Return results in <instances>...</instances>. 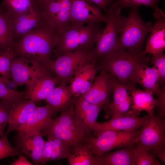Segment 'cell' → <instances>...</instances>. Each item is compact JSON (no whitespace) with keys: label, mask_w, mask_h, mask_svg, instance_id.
<instances>
[{"label":"cell","mask_w":165,"mask_h":165,"mask_svg":"<svg viewBox=\"0 0 165 165\" xmlns=\"http://www.w3.org/2000/svg\"><path fill=\"white\" fill-rule=\"evenodd\" d=\"M92 51L79 50L57 56L47 68L57 77L60 83L67 84L71 82L75 72L81 64L94 57Z\"/></svg>","instance_id":"obj_8"},{"label":"cell","mask_w":165,"mask_h":165,"mask_svg":"<svg viewBox=\"0 0 165 165\" xmlns=\"http://www.w3.org/2000/svg\"><path fill=\"white\" fill-rule=\"evenodd\" d=\"M43 155L40 163L45 165L47 162L67 158L71 152L72 147L65 141L50 135L46 136Z\"/></svg>","instance_id":"obj_23"},{"label":"cell","mask_w":165,"mask_h":165,"mask_svg":"<svg viewBox=\"0 0 165 165\" xmlns=\"http://www.w3.org/2000/svg\"><path fill=\"white\" fill-rule=\"evenodd\" d=\"M148 115L143 117L125 113L112 117L107 121L99 123L97 121L92 126L94 134L103 131L130 130L140 128L147 119Z\"/></svg>","instance_id":"obj_14"},{"label":"cell","mask_w":165,"mask_h":165,"mask_svg":"<svg viewBox=\"0 0 165 165\" xmlns=\"http://www.w3.org/2000/svg\"><path fill=\"white\" fill-rule=\"evenodd\" d=\"M61 2L62 0H50L42 8L47 21L56 28V20L61 9Z\"/></svg>","instance_id":"obj_34"},{"label":"cell","mask_w":165,"mask_h":165,"mask_svg":"<svg viewBox=\"0 0 165 165\" xmlns=\"http://www.w3.org/2000/svg\"><path fill=\"white\" fill-rule=\"evenodd\" d=\"M113 76V101L112 103L105 105L103 107L105 112L104 117L107 119H108L109 115L115 108L124 102L130 97L127 88Z\"/></svg>","instance_id":"obj_29"},{"label":"cell","mask_w":165,"mask_h":165,"mask_svg":"<svg viewBox=\"0 0 165 165\" xmlns=\"http://www.w3.org/2000/svg\"><path fill=\"white\" fill-rule=\"evenodd\" d=\"M12 105L0 100V136L6 135L4 130L8 124L9 115Z\"/></svg>","instance_id":"obj_39"},{"label":"cell","mask_w":165,"mask_h":165,"mask_svg":"<svg viewBox=\"0 0 165 165\" xmlns=\"http://www.w3.org/2000/svg\"><path fill=\"white\" fill-rule=\"evenodd\" d=\"M130 92L132 105H131L132 109L126 112L127 113L137 116L143 111H145L149 115L154 113L156 99L152 93L136 88Z\"/></svg>","instance_id":"obj_25"},{"label":"cell","mask_w":165,"mask_h":165,"mask_svg":"<svg viewBox=\"0 0 165 165\" xmlns=\"http://www.w3.org/2000/svg\"><path fill=\"white\" fill-rule=\"evenodd\" d=\"M41 133L28 135L18 132L15 137L16 145L34 165L40 163L42 157L45 141Z\"/></svg>","instance_id":"obj_18"},{"label":"cell","mask_w":165,"mask_h":165,"mask_svg":"<svg viewBox=\"0 0 165 165\" xmlns=\"http://www.w3.org/2000/svg\"><path fill=\"white\" fill-rule=\"evenodd\" d=\"M165 89L164 90L161 94L157 96L156 99L155 108L157 109V116L162 118L165 116Z\"/></svg>","instance_id":"obj_40"},{"label":"cell","mask_w":165,"mask_h":165,"mask_svg":"<svg viewBox=\"0 0 165 165\" xmlns=\"http://www.w3.org/2000/svg\"><path fill=\"white\" fill-rule=\"evenodd\" d=\"M156 21L152 25L148 38L144 54H154L163 52L165 49V15L161 9L154 8Z\"/></svg>","instance_id":"obj_16"},{"label":"cell","mask_w":165,"mask_h":165,"mask_svg":"<svg viewBox=\"0 0 165 165\" xmlns=\"http://www.w3.org/2000/svg\"><path fill=\"white\" fill-rule=\"evenodd\" d=\"M12 165H32L31 163L28 161L26 157L21 154L18 158L15 159L11 163Z\"/></svg>","instance_id":"obj_43"},{"label":"cell","mask_w":165,"mask_h":165,"mask_svg":"<svg viewBox=\"0 0 165 165\" xmlns=\"http://www.w3.org/2000/svg\"><path fill=\"white\" fill-rule=\"evenodd\" d=\"M149 60L142 52L135 54L119 49L96 59V67L114 76L130 91L136 88L141 71Z\"/></svg>","instance_id":"obj_1"},{"label":"cell","mask_w":165,"mask_h":165,"mask_svg":"<svg viewBox=\"0 0 165 165\" xmlns=\"http://www.w3.org/2000/svg\"><path fill=\"white\" fill-rule=\"evenodd\" d=\"M13 30L10 15L0 5V52L8 48L13 49Z\"/></svg>","instance_id":"obj_27"},{"label":"cell","mask_w":165,"mask_h":165,"mask_svg":"<svg viewBox=\"0 0 165 165\" xmlns=\"http://www.w3.org/2000/svg\"><path fill=\"white\" fill-rule=\"evenodd\" d=\"M149 151L158 157L164 164L165 163V147H156L154 148Z\"/></svg>","instance_id":"obj_42"},{"label":"cell","mask_w":165,"mask_h":165,"mask_svg":"<svg viewBox=\"0 0 165 165\" xmlns=\"http://www.w3.org/2000/svg\"><path fill=\"white\" fill-rule=\"evenodd\" d=\"M10 79L17 87L26 83L34 78L54 74L38 62L22 56H16L10 67Z\"/></svg>","instance_id":"obj_9"},{"label":"cell","mask_w":165,"mask_h":165,"mask_svg":"<svg viewBox=\"0 0 165 165\" xmlns=\"http://www.w3.org/2000/svg\"><path fill=\"white\" fill-rule=\"evenodd\" d=\"M71 24L100 23L105 21V15L89 0H71Z\"/></svg>","instance_id":"obj_13"},{"label":"cell","mask_w":165,"mask_h":165,"mask_svg":"<svg viewBox=\"0 0 165 165\" xmlns=\"http://www.w3.org/2000/svg\"><path fill=\"white\" fill-rule=\"evenodd\" d=\"M101 10L106 12L108 7L112 3L113 0H89Z\"/></svg>","instance_id":"obj_41"},{"label":"cell","mask_w":165,"mask_h":165,"mask_svg":"<svg viewBox=\"0 0 165 165\" xmlns=\"http://www.w3.org/2000/svg\"><path fill=\"white\" fill-rule=\"evenodd\" d=\"M140 138L136 143L137 147L147 151L156 147H165V122L163 118L154 113L148 114L141 127Z\"/></svg>","instance_id":"obj_10"},{"label":"cell","mask_w":165,"mask_h":165,"mask_svg":"<svg viewBox=\"0 0 165 165\" xmlns=\"http://www.w3.org/2000/svg\"><path fill=\"white\" fill-rule=\"evenodd\" d=\"M137 148L135 143L97 156L101 165H135Z\"/></svg>","instance_id":"obj_22"},{"label":"cell","mask_w":165,"mask_h":165,"mask_svg":"<svg viewBox=\"0 0 165 165\" xmlns=\"http://www.w3.org/2000/svg\"><path fill=\"white\" fill-rule=\"evenodd\" d=\"M151 63L157 68L159 74V84H163L165 81V55L163 52L152 55Z\"/></svg>","instance_id":"obj_37"},{"label":"cell","mask_w":165,"mask_h":165,"mask_svg":"<svg viewBox=\"0 0 165 165\" xmlns=\"http://www.w3.org/2000/svg\"><path fill=\"white\" fill-rule=\"evenodd\" d=\"M94 57L81 64L75 72L70 85L74 96L81 95L90 88L97 71Z\"/></svg>","instance_id":"obj_15"},{"label":"cell","mask_w":165,"mask_h":165,"mask_svg":"<svg viewBox=\"0 0 165 165\" xmlns=\"http://www.w3.org/2000/svg\"><path fill=\"white\" fill-rule=\"evenodd\" d=\"M141 131V127L130 130H105L95 134V137L87 138L85 142L92 153L99 156L113 149L136 143L139 139Z\"/></svg>","instance_id":"obj_7"},{"label":"cell","mask_w":165,"mask_h":165,"mask_svg":"<svg viewBox=\"0 0 165 165\" xmlns=\"http://www.w3.org/2000/svg\"><path fill=\"white\" fill-rule=\"evenodd\" d=\"M11 17L13 24L14 44L23 35L47 21L42 8L36 3L33 5L28 12Z\"/></svg>","instance_id":"obj_11"},{"label":"cell","mask_w":165,"mask_h":165,"mask_svg":"<svg viewBox=\"0 0 165 165\" xmlns=\"http://www.w3.org/2000/svg\"><path fill=\"white\" fill-rule=\"evenodd\" d=\"M20 148L12 146L8 139V135L0 138V160L6 157L19 156L22 154Z\"/></svg>","instance_id":"obj_35"},{"label":"cell","mask_w":165,"mask_h":165,"mask_svg":"<svg viewBox=\"0 0 165 165\" xmlns=\"http://www.w3.org/2000/svg\"><path fill=\"white\" fill-rule=\"evenodd\" d=\"M99 24H71L62 31L53 50L56 56L79 50H93L102 30Z\"/></svg>","instance_id":"obj_3"},{"label":"cell","mask_w":165,"mask_h":165,"mask_svg":"<svg viewBox=\"0 0 165 165\" xmlns=\"http://www.w3.org/2000/svg\"><path fill=\"white\" fill-rule=\"evenodd\" d=\"M152 25L143 20L138 7L132 8L127 17L123 16L119 38L120 48L133 53H141L144 40Z\"/></svg>","instance_id":"obj_5"},{"label":"cell","mask_w":165,"mask_h":165,"mask_svg":"<svg viewBox=\"0 0 165 165\" xmlns=\"http://www.w3.org/2000/svg\"><path fill=\"white\" fill-rule=\"evenodd\" d=\"M73 100L76 118L90 132L103 106L91 103L81 95L74 96Z\"/></svg>","instance_id":"obj_20"},{"label":"cell","mask_w":165,"mask_h":165,"mask_svg":"<svg viewBox=\"0 0 165 165\" xmlns=\"http://www.w3.org/2000/svg\"><path fill=\"white\" fill-rule=\"evenodd\" d=\"M0 81L6 84L8 83L5 80L1 75H0Z\"/></svg>","instance_id":"obj_45"},{"label":"cell","mask_w":165,"mask_h":165,"mask_svg":"<svg viewBox=\"0 0 165 165\" xmlns=\"http://www.w3.org/2000/svg\"><path fill=\"white\" fill-rule=\"evenodd\" d=\"M159 79V74L156 67L155 66L149 67L146 64L140 74L138 84L142 86L145 90L158 96L165 89L164 86L162 88H160Z\"/></svg>","instance_id":"obj_28"},{"label":"cell","mask_w":165,"mask_h":165,"mask_svg":"<svg viewBox=\"0 0 165 165\" xmlns=\"http://www.w3.org/2000/svg\"><path fill=\"white\" fill-rule=\"evenodd\" d=\"M59 33L57 28L46 21L20 37L14 43L13 50L16 56L36 61L47 68L52 60Z\"/></svg>","instance_id":"obj_2"},{"label":"cell","mask_w":165,"mask_h":165,"mask_svg":"<svg viewBox=\"0 0 165 165\" xmlns=\"http://www.w3.org/2000/svg\"><path fill=\"white\" fill-rule=\"evenodd\" d=\"M159 0H113L122 9L138 7L141 5L154 8Z\"/></svg>","instance_id":"obj_38"},{"label":"cell","mask_w":165,"mask_h":165,"mask_svg":"<svg viewBox=\"0 0 165 165\" xmlns=\"http://www.w3.org/2000/svg\"><path fill=\"white\" fill-rule=\"evenodd\" d=\"M50 0H34L35 2L42 8Z\"/></svg>","instance_id":"obj_44"},{"label":"cell","mask_w":165,"mask_h":165,"mask_svg":"<svg viewBox=\"0 0 165 165\" xmlns=\"http://www.w3.org/2000/svg\"><path fill=\"white\" fill-rule=\"evenodd\" d=\"M16 56L13 49H7L0 52V75L9 83L10 79V67L12 59Z\"/></svg>","instance_id":"obj_33"},{"label":"cell","mask_w":165,"mask_h":165,"mask_svg":"<svg viewBox=\"0 0 165 165\" xmlns=\"http://www.w3.org/2000/svg\"><path fill=\"white\" fill-rule=\"evenodd\" d=\"M35 3L34 0H2L0 5L13 17L29 11Z\"/></svg>","instance_id":"obj_30"},{"label":"cell","mask_w":165,"mask_h":165,"mask_svg":"<svg viewBox=\"0 0 165 165\" xmlns=\"http://www.w3.org/2000/svg\"><path fill=\"white\" fill-rule=\"evenodd\" d=\"M113 76L103 71L96 76L90 89L81 95L89 102L103 106L110 103V97L112 91Z\"/></svg>","instance_id":"obj_12"},{"label":"cell","mask_w":165,"mask_h":165,"mask_svg":"<svg viewBox=\"0 0 165 165\" xmlns=\"http://www.w3.org/2000/svg\"><path fill=\"white\" fill-rule=\"evenodd\" d=\"M89 132L76 118L73 99L68 107L61 112L59 116L52 119L49 126L40 133L43 136L47 135L55 136L72 147L83 143Z\"/></svg>","instance_id":"obj_4"},{"label":"cell","mask_w":165,"mask_h":165,"mask_svg":"<svg viewBox=\"0 0 165 165\" xmlns=\"http://www.w3.org/2000/svg\"><path fill=\"white\" fill-rule=\"evenodd\" d=\"M60 84L53 88L44 100L46 104L52 108L53 116L66 109L72 101L74 97L70 85L64 83Z\"/></svg>","instance_id":"obj_24"},{"label":"cell","mask_w":165,"mask_h":165,"mask_svg":"<svg viewBox=\"0 0 165 165\" xmlns=\"http://www.w3.org/2000/svg\"><path fill=\"white\" fill-rule=\"evenodd\" d=\"M122 9L113 1L106 11L105 27L101 31L92 51L96 59L120 49L118 42L123 17L120 15Z\"/></svg>","instance_id":"obj_6"},{"label":"cell","mask_w":165,"mask_h":165,"mask_svg":"<svg viewBox=\"0 0 165 165\" xmlns=\"http://www.w3.org/2000/svg\"><path fill=\"white\" fill-rule=\"evenodd\" d=\"M67 159L70 165H101L97 157L92 153L85 142L72 147L71 153Z\"/></svg>","instance_id":"obj_26"},{"label":"cell","mask_w":165,"mask_h":165,"mask_svg":"<svg viewBox=\"0 0 165 165\" xmlns=\"http://www.w3.org/2000/svg\"><path fill=\"white\" fill-rule=\"evenodd\" d=\"M6 84L0 81V100L12 105L20 100L26 99V90L20 91L9 89L6 87Z\"/></svg>","instance_id":"obj_32"},{"label":"cell","mask_w":165,"mask_h":165,"mask_svg":"<svg viewBox=\"0 0 165 165\" xmlns=\"http://www.w3.org/2000/svg\"><path fill=\"white\" fill-rule=\"evenodd\" d=\"M35 102L31 99H24L12 105L6 135L17 130L24 123L29 115L36 107Z\"/></svg>","instance_id":"obj_21"},{"label":"cell","mask_w":165,"mask_h":165,"mask_svg":"<svg viewBox=\"0 0 165 165\" xmlns=\"http://www.w3.org/2000/svg\"><path fill=\"white\" fill-rule=\"evenodd\" d=\"M71 0H62L61 9L55 24L59 33L71 24Z\"/></svg>","instance_id":"obj_31"},{"label":"cell","mask_w":165,"mask_h":165,"mask_svg":"<svg viewBox=\"0 0 165 165\" xmlns=\"http://www.w3.org/2000/svg\"><path fill=\"white\" fill-rule=\"evenodd\" d=\"M53 114L52 108L49 105L46 104L43 106H37L17 130L28 135L40 133L49 126Z\"/></svg>","instance_id":"obj_17"},{"label":"cell","mask_w":165,"mask_h":165,"mask_svg":"<svg viewBox=\"0 0 165 165\" xmlns=\"http://www.w3.org/2000/svg\"><path fill=\"white\" fill-rule=\"evenodd\" d=\"M136 165H160L152 152L138 147Z\"/></svg>","instance_id":"obj_36"},{"label":"cell","mask_w":165,"mask_h":165,"mask_svg":"<svg viewBox=\"0 0 165 165\" xmlns=\"http://www.w3.org/2000/svg\"><path fill=\"white\" fill-rule=\"evenodd\" d=\"M59 83L60 81L56 76L34 78L26 84V98L35 102L44 100Z\"/></svg>","instance_id":"obj_19"}]
</instances>
